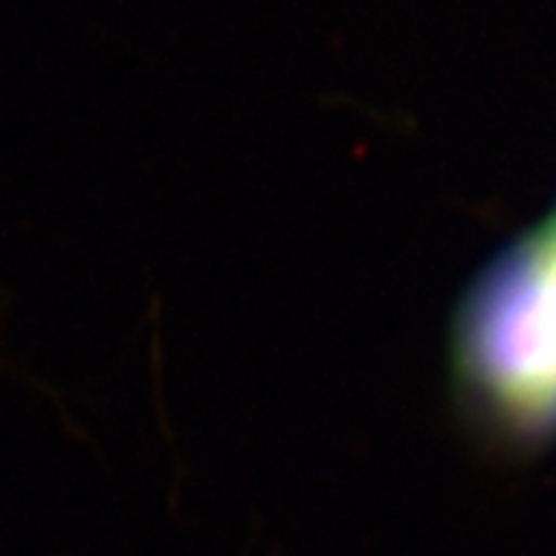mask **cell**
I'll return each mask as SVG.
<instances>
[{
    "mask_svg": "<svg viewBox=\"0 0 556 556\" xmlns=\"http://www.w3.org/2000/svg\"><path fill=\"white\" fill-rule=\"evenodd\" d=\"M477 358L517 420L556 424V225L500 264L483 290Z\"/></svg>",
    "mask_w": 556,
    "mask_h": 556,
    "instance_id": "6da1fadb",
    "label": "cell"
}]
</instances>
